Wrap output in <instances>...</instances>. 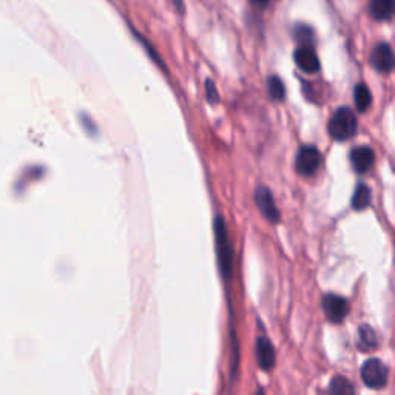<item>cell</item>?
Segmentation results:
<instances>
[{"label": "cell", "instance_id": "19", "mask_svg": "<svg viewBox=\"0 0 395 395\" xmlns=\"http://www.w3.org/2000/svg\"><path fill=\"white\" fill-rule=\"evenodd\" d=\"M82 122H83V124H86V129H87V125H88V131H90V133H93V135H95V130H96V127H95L93 124H91L90 118H88V116H82Z\"/></svg>", "mask_w": 395, "mask_h": 395}, {"label": "cell", "instance_id": "10", "mask_svg": "<svg viewBox=\"0 0 395 395\" xmlns=\"http://www.w3.org/2000/svg\"><path fill=\"white\" fill-rule=\"evenodd\" d=\"M257 358L258 364L263 371H271L275 366V349L267 337H259L257 340Z\"/></svg>", "mask_w": 395, "mask_h": 395}, {"label": "cell", "instance_id": "6", "mask_svg": "<svg viewBox=\"0 0 395 395\" xmlns=\"http://www.w3.org/2000/svg\"><path fill=\"white\" fill-rule=\"evenodd\" d=\"M255 204L267 221H280V210L275 204L272 192L266 186H258L255 188Z\"/></svg>", "mask_w": 395, "mask_h": 395}, {"label": "cell", "instance_id": "3", "mask_svg": "<svg viewBox=\"0 0 395 395\" xmlns=\"http://www.w3.org/2000/svg\"><path fill=\"white\" fill-rule=\"evenodd\" d=\"M387 377H389V371L378 358H371L363 364L362 380L371 389H382L387 383Z\"/></svg>", "mask_w": 395, "mask_h": 395}, {"label": "cell", "instance_id": "20", "mask_svg": "<svg viewBox=\"0 0 395 395\" xmlns=\"http://www.w3.org/2000/svg\"><path fill=\"white\" fill-rule=\"evenodd\" d=\"M250 2L258 5V6H267V5H269L271 0H250Z\"/></svg>", "mask_w": 395, "mask_h": 395}, {"label": "cell", "instance_id": "4", "mask_svg": "<svg viewBox=\"0 0 395 395\" xmlns=\"http://www.w3.org/2000/svg\"><path fill=\"white\" fill-rule=\"evenodd\" d=\"M321 166V153L314 145L301 147L296 153L295 168L301 176H314Z\"/></svg>", "mask_w": 395, "mask_h": 395}, {"label": "cell", "instance_id": "21", "mask_svg": "<svg viewBox=\"0 0 395 395\" xmlns=\"http://www.w3.org/2000/svg\"><path fill=\"white\" fill-rule=\"evenodd\" d=\"M175 3H176V8H178L181 13H184V8H182V0H175Z\"/></svg>", "mask_w": 395, "mask_h": 395}, {"label": "cell", "instance_id": "13", "mask_svg": "<svg viewBox=\"0 0 395 395\" xmlns=\"http://www.w3.org/2000/svg\"><path fill=\"white\" fill-rule=\"evenodd\" d=\"M371 200H372L371 188L366 184H358L354 192V196H352V207L355 210L368 209Z\"/></svg>", "mask_w": 395, "mask_h": 395}, {"label": "cell", "instance_id": "8", "mask_svg": "<svg viewBox=\"0 0 395 395\" xmlns=\"http://www.w3.org/2000/svg\"><path fill=\"white\" fill-rule=\"evenodd\" d=\"M293 59H295L296 65H298V68L305 73L312 74L320 70L319 56H316L312 47H300L298 49H295Z\"/></svg>", "mask_w": 395, "mask_h": 395}, {"label": "cell", "instance_id": "15", "mask_svg": "<svg viewBox=\"0 0 395 395\" xmlns=\"http://www.w3.org/2000/svg\"><path fill=\"white\" fill-rule=\"evenodd\" d=\"M330 395H355V389L348 378L337 376L330 382Z\"/></svg>", "mask_w": 395, "mask_h": 395}, {"label": "cell", "instance_id": "22", "mask_svg": "<svg viewBox=\"0 0 395 395\" xmlns=\"http://www.w3.org/2000/svg\"><path fill=\"white\" fill-rule=\"evenodd\" d=\"M255 395H266V394H264V391H263V389H259Z\"/></svg>", "mask_w": 395, "mask_h": 395}, {"label": "cell", "instance_id": "16", "mask_svg": "<svg viewBox=\"0 0 395 395\" xmlns=\"http://www.w3.org/2000/svg\"><path fill=\"white\" fill-rule=\"evenodd\" d=\"M267 91H269V96L273 101H283L286 96V88L284 83L281 82V79L278 76H271L269 81H267Z\"/></svg>", "mask_w": 395, "mask_h": 395}, {"label": "cell", "instance_id": "5", "mask_svg": "<svg viewBox=\"0 0 395 395\" xmlns=\"http://www.w3.org/2000/svg\"><path fill=\"white\" fill-rule=\"evenodd\" d=\"M323 310L330 323H341L349 314V303L340 295L329 293L323 298Z\"/></svg>", "mask_w": 395, "mask_h": 395}, {"label": "cell", "instance_id": "1", "mask_svg": "<svg viewBox=\"0 0 395 395\" xmlns=\"http://www.w3.org/2000/svg\"><path fill=\"white\" fill-rule=\"evenodd\" d=\"M213 227H215L218 264H220L221 273L224 275L225 278H229L230 272H232V259H234V252H232L227 225H225V221H224L223 216L215 218Z\"/></svg>", "mask_w": 395, "mask_h": 395}, {"label": "cell", "instance_id": "12", "mask_svg": "<svg viewBox=\"0 0 395 395\" xmlns=\"http://www.w3.org/2000/svg\"><path fill=\"white\" fill-rule=\"evenodd\" d=\"M377 334L368 324L358 329V346L362 350H373L377 348Z\"/></svg>", "mask_w": 395, "mask_h": 395}, {"label": "cell", "instance_id": "7", "mask_svg": "<svg viewBox=\"0 0 395 395\" xmlns=\"http://www.w3.org/2000/svg\"><path fill=\"white\" fill-rule=\"evenodd\" d=\"M371 63L378 73L392 72L395 67V54L392 51V48L387 44H378L372 51Z\"/></svg>", "mask_w": 395, "mask_h": 395}, {"label": "cell", "instance_id": "9", "mask_svg": "<svg viewBox=\"0 0 395 395\" xmlns=\"http://www.w3.org/2000/svg\"><path fill=\"white\" fill-rule=\"evenodd\" d=\"M350 162L357 173H364L368 172L373 166V162H376V154H373L372 148L369 147H355L354 150L350 152Z\"/></svg>", "mask_w": 395, "mask_h": 395}, {"label": "cell", "instance_id": "2", "mask_svg": "<svg viewBox=\"0 0 395 395\" xmlns=\"http://www.w3.org/2000/svg\"><path fill=\"white\" fill-rule=\"evenodd\" d=\"M357 127L358 124H357L355 113L348 107H343V108H338L334 113V116L330 118L328 130H329L330 136L341 143V140H348L355 136Z\"/></svg>", "mask_w": 395, "mask_h": 395}, {"label": "cell", "instance_id": "11", "mask_svg": "<svg viewBox=\"0 0 395 395\" xmlns=\"http://www.w3.org/2000/svg\"><path fill=\"white\" fill-rule=\"evenodd\" d=\"M369 14L378 22L391 20L395 16V0H371Z\"/></svg>", "mask_w": 395, "mask_h": 395}, {"label": "cell", "instance_id": "14", "mask_svg": "<svg viewBox=\"0 0 395 395\" xmlns=\"http://www.w3.org/2000/svg\"><path fill=\"white\" fill-rule=\"evenodd\" d=\"M354 101H355L357 110L362 113H364L371 107L372 95H371L368 86H364V83H358L354 90Z\"/></svg>", "mask_w": 395, "mask_h": 395}, {"label": "cell", "instance_id": "17", "mask_svg": "<svg viewBox=\"0 0 395 395\" xmlns=\"http://www.w3.org/2000/svg\"><path fill=\"white\" fill-rule=\"evenodd\" d=\"M295 39L298 40V44H301V47H310L314 40V31L312 28L307 25H298L295 26Z\"/></svg>", "mask_w": 395, "mask_h": 395}, {"label": "cell", "instance_id": "18", "mask_svg": "<svg viewBox=\"0 0 395 395\" xmlns=\"http://www.w3.org/2000/svg\"><path fill=\"white\" fill-rule=\"evenodd\" d=\"M206 96H207V101L210 104H216L218 101H220V95H218L216 86H215V82L211 81V79L206 81Z\"/></svg>", "mask_w": 395, "mask_h": 395}]
</instances>
